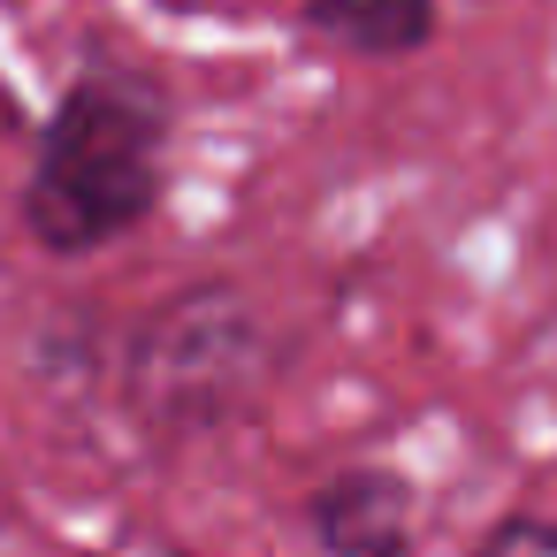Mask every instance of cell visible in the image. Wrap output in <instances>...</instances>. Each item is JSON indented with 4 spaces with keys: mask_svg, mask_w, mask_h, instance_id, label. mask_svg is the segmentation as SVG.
<instances>
[{
    "mask_svg": "<svg viewBox=\"0 0 557 557\" xmlns=\"http://www.w3.org/2000/svg\"><path fill=\"white\" fill-rule=\"evenodd\" d=\"M481 549H557V519H534V511H511L496 527H481Z\"/></svg>",
    "mask_w": 557,
    "mask_h": 557,
    "instance_id": "5b68a950",
    "label": "cell"
},
{
    "mask_svg": "<svg viewBox=\"0 0 557 557\" xmlns=\"http://www.w3.org/2000/svg\"><path fill=\"white\" fill-rule=\"evenodd\" d=\"M169 138L176 108L138 62H85L32 153L24 230L47 260H92L146 230L169 199Z\"/></svg>",
    "mask_w": 557,
    "mask_h": 557,
    "instance_id": "6da1fadb",
    "label": "cell"
},
{
    "mask_svg": "<svg viewBox=\"0 0 557 557\" xmlns=\"http://www.w3.org/2000/svg\"><path fill=\"white\" fill-rule=\"evenodd\" d=\"M298 527L313 549H336V557H397L420 542V496L389 466H344L306 488Z\"/></svg>",
    "mask_w": 557,
    "mask_h": 557,
    "instance_id": "3957f363",
    "label": "cell"
},
{
    "mask_svg": "<svg viewBox=\"0 0 557 557\" xmlns=\"http://www.w3.org/2000/svg\"><path fill=\"white\" fill-rule=\"evenodd\" d=\"M268 374H275V344L237 283H191L161 298L123 344V405L153 443L222 435L260 405Z\"/></svg>",
    "mask_w": 557,
    "mask_h": 557,
    "instance_id": "7a4b0ae2",
    "label": "cell"
},
{
    "mask_svg": "<svg viewBox=\"0 0 557 557\" xmlns=\"http://www.w3.org/2000/svg\"><path fill=\"white\" fill-rule=\"evenodd\" d=\"M298 32L351 62H412L443 32V0H298Z\"/></svg>",
    "mask_w": 557,
    "mask_h": 557,
    "instance_id": "277c9868",
    "label": "cell"
}]
</instances>
